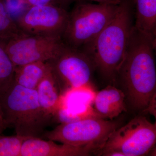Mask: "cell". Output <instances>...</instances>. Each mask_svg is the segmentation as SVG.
Segmentation results:
<instances>
[{
    "label": "cell",
    "instance_id": "cb8c5ba5",
    "mask_svg": "<svg viewBox=\"0 0 156 156\" xmlns=\"http://www.w3.org/2000/svg\"><path fill=\"white\" fill-rule=\"evenodd\" d=\"M110 2H111L112 3H114V4H119V3H118L115 0H109Z\"/></svg>",
    "mask_w": 156,
    "mask_h": 156
},
{
    "label": "cell",
    "instance_id": "ffe728a7",
    "mask_svg": "<svg viewBox=\"0 0 156 156\" xmlns=\"http://www.w3.org/2000/svg\"><path fill=\"white\" fill-rule=\"evenodd\" d=\"M156 94H154L151 99L148 105L147 108L145 111L149 113L151 115H153L156 118ZM144 111V112H145Z\"/></svg>",
    "mask_w": 156,
    "mask_h": 156
},
{
    "label": "cell",
    "instance_id": "ba28073f",
    "mask_svg": "<svg viewBox=\"0 0 156 156\" xmlns=\"http://www.w3.org/2000/svg\"><path fill=\"white\" fill-rule=\"evenodd\" d=\"M66 45L60 37L25 35L6 41V50L15 66L47 62L60 54Z\"/></svg>",
    "mask_w": 156,
    "mask_h": 156
},
{
    "label": "cell",
    "instance_id": "d4e9b609",
    "mask_svg": "<svg viewBox=\"0 0 156 156\" xmlns=\"http://www.w3.org/2000/svg\"><path fill=\"white\" fill-rule=\"evenodd\" d=\"M115 1H116L117 3H119L122 0H115Z\"/></svg>",
    "mask_w": 156,
    "mask_h": 156
},
{
    "label": "cell",
    "instance_id": "4fadbf2b",
    "mask_svg": "<svg viewBox=\"0 0 156 156\" xmlns=\"http://www.w3.org/2000/svg\"><path fill=\"white\" fill-rule=\"evenodd\" d=\"M134 26L156 41V0H133Z\"/></svg>",
    "mask_w": 156,
    "mask_h": 156
},
{
    "label": "cell",
    "instance_id": "9c48e42d",
    "mask_svg": "<svg viewBox=\"0 0 156 156\" xmlns=\"http://www.w3.org/2000/svg\"><path fill=\"white\" fill-rule=\"evenodd\" d=\"M68 17V12L60 6H31L17 24L25 34L62 38Z\"/></svg>",
    "mask_w": 156,
    "mask_h": 156
},
{
    "label": "cell",
    "instance_id": "5b68a950",
    "mask_svg": "<svg viewBox=\"0 0 156 156\" xmlns=\"http://www.w3.org/2000/svg\"><path fill=\"white\" fill-rule=\"evenodd\" d=\"M119 126L116 121L91 117L62 123L53 130L44 132L41 136L74 146L92 147L98 154Z\"/></svg>",
    "mask_w": 156,
    "mask_h": 156
},
{
    "label": "cell",
    "instance_id": "277c9868",
    "mask_svg": "<svg viewBox=\"0 0 156 156\" xmlns=\"http://www.w3.org/2000/svg\"><path fill=\"white\" fill-rule=\"evenodd\" d=\"M119 4H79L69 13L62 37L66 45L80 49L92 41L114 17Z\"/></svg>",
    "mask_w": 156,
    "mask_h": 156
},
{
    "label": "cell",
    "instance_id": "7c38bea8",
    "mask_svg": "<svg viewBox=\"0 0 156 156\" xmlns=\"http://www.w3.org/2000/svg\"><path fill=\"white\" fill-rule=\"evenodd\" d=\"M36 91L43 111L51 118L56 115L61 109V92L51 68L39 83Z\"/></svg>",
    "mask_w": 156,
    "mask_h": 156
},
{
    "label": "cell",
    "instance_id": "d6986e66",
    "mask_svg": "<svg viewBox=\"0 0 156 156\" xmlns=\"http://www.w3.org/2000/svg\"><path fill=\"white\" fill-rule=\"evenodd\" d=\"M26 1L31 7L47 5H58V4H61L59 0H26Z\"/></svg>",
    "mask_w": 156,
    "mask_h": 156
},
{
    "label": "cell",
    "instance_id": "2e32d148",
    "mask_svg": "<svg viewBox=\"0 0 156 156\" xmlns=\"http://www.w3.org/2000/svg\"><path fill=\"white\" fill-rule=\"evenodd\" d=\"M25 35L9 16L3 0H0V40L8 41Z\"/></svg>",
    "mask_w": 156,
    "mask_h": 156
},
{
    "label": "cell",
    "instance_id": "3957f363",
    "mask_svg": "<svg viewBox=\"0 0 156 156\" xmlns=\"http://www.w3.org/2000/svg\"><path fill=\"white\" fill-rule=\"evenodd\" d=\"M3 117L8 128L26 137H40L51 117L42 109L36 90L27 89L14 80L1 99Z\"/></svg>",
    "mask_w": 156,
    "mask_h": 156
},
{
    "label": "cell",
    "instance_id": "6da1fadb",
    "mask_svg": "<svg viewBox=\"0 0 156 156\" xmlns=\"http://www.w3.org/2000/svg\"><path fill=\"white\" fill-rule=\"evenodd\" d=\"M155 46V40L134 26L115 83L120 84L126 103L135 112L145 111L156 94Z\"/></svg>",
    "mask_w": 156,
    "mask_h": 156
},
{
    "label": "cell",
    "instance_id": "30bf717a",
    "mask_svg": "<svg viewBox=\"0 0 156 156\" xmlns=\"http://www.w3.org/2000/svg\"><path fill=\"white\" fill-rule=\"evenodd\" d=\"M95 153L97 150L92 147L58 144L50 140L30 137L23 141L20 156H89Z\"/></svg>",
    "mask_w": 156,
    "mask_h": 156
},
{
    "label": "cell",
    "instance_id": "7402d4cb",
    "mask_svg": "<svg viewBox=\"0 0 156 156\" xmlns=\"http://www.w3.org/2000/svg\"><path fill=\"white\" fill-rule=\"evenodd\" d=\"M94 2H97L99 4H114L110 2L109 0H91Z\"/></svg>",
    "mask_w": 156,
    "mask_h": 156
},
{
    "label": "cell",
    "instance_id": "5bb4252c",
    "mask_svg": "<svg viewBox=\"0 0 156 156\" xmlns=\"http://www.w3.org/2000/svg\"><path fill=\"white\" fill-rule=\"evenodd\" d=\"M50 70L48 62H36L15 66L14 80L23 87L36 90L39 83Z\"/></svg>",
    "mask_w": 156,
    "mask_h": 156
},
{
    "label": "cell",
    "instance_id": "44dd1931",
    "mask_svg": "<svg viewBox=\"0 0 156 156\" xmlns=\"http://www.w3.org/2000/svg\"><path fill=\"white\" fill-rule=\"evenodd\" d=\"M8 128V125L3 117L0 115V134Z\"/></svg>",
    "mask_w": 156,
    "mask_h": 156
},
{
    "label": "cell",
    "instance_id": "8992f818",
    "mask_svg": "<svg viewBox=\"0 0 156 156\" xmlns=\"http://www.w3.org/2000/svg\"><path fill=\"white\" fill-rule=\"evenodd\" d=\"M156 143V123L151 122L144 116H138L115 130L97 154L103 156L117 152L119 156L149 155Z\"/></svg>",
    "mask_w": 156,
    "mask_h": 156
},
{
    "label": "cell",
    "instance_id": "8fae6325",
    "mask_svg": "<svg viewBox=\"0 0 156 156\" xmlns=\"http://www.w3.org/2000/svg\"><path fill=\"white\" fill-rule=\"evenodd\" d=\"M93 103V109L101 119L112 120L127 111L124 92L111 85L95 93Z\"/></svg>",
    "mask_w": 156,
    "mask_h": 156
},
{
    "label": "cell",
    "instance_id": "e0dca14e",
    "mask_svg": "<svg viewBox=\"0 0 156 156\" xmlns=\"http://www.w3.org/2000/svg\"><path fill=\"white\" fill-rule=\"evenodd\" d=\"M27 138L17 134L11 136L0 134V156H20L23 143Z\"/></svg>",
    "mask_w": 156,
    "mask_h": 156
},
{
    "label": "cell",
    "instance_id": "603a6c76",
    "mask_svg": "<svg viewBox=\"0 0 156 156\" xmlns=\"http://www.w3.org/2000/svg\"><path fill=\"white\" fill-rule=\"evenodd\" d=\"M61 4H64V3H66L68 2H70V1H72V0H59Z\"/></svg>",
    "mask_w": 156,
    "mask_h": 156
},
{
    "label": "cell",
    "instance_id": "ac0fdd59",
    "mask_svg": "<svg viewBox=\"0 0 156 156\" xmlns=\"http://www.w3.org/2000/svg\"><path fill=\"white\" fill-rule=\"evenodd\" d=\"M3 1L9 16L16 23L31 7L26 0Z\"/></svg>",
    "mask_w": 156,
    "mask_h": 156
},
{
    "label": "cell",
    "instance_id": "9a60e30c",
    "mask_svg": "<svg viewBox=\"0 0 156 156\" xmlns=\"http://www.w3.org/2000/svg\"><path fill=\"white\" fill-rule=\"evenodd\" d=\"M6 43L5 41L0 40V115L2 117L1 98L14 80L15 68L6 51Z\"/></svg>",
    "mask_w": 156,
    "mask_h": 156
},
{
    "label": "cell",
    "instance_id": "7a4b0ae2",
    "mask_svg": "<svg viewBox=\"0 0 156 156\" xmlns=\"http://www.w3.org/2000/svg\"><path fill=\"white\" fill-rule=\"evenodd\" d=\"M134 17L133 0H122L108 24L80 49L90 57L96 70L111 83H115L134 26Z\"/></svg>",
    "mask_w": 156,
    "mask_h": 156
},
{
    "label": "cell",
    "instance_id": "52a82bcc",
    "mask_svg": "<svg viewBox=\"0 0 156 156\" xmlns=\"http://www.w3.org/2000/svg\"><path fill=\"white\" fill-rule=\"evenodd\" d=\"M48 62L61 92L92 90L96 68L92 59L80 49L66 45L56 58Z\"/></svg>",
    "mask_w": 156,
    "mask_h": 156
}]
</instances>
